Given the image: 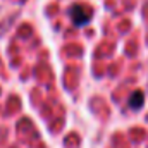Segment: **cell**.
I'll list each match as a JSON object with an SVG mask.
<instances>
[{
	"label": "cell",
	"mask_w": 148,
	"mask_h": 148,
	"mask_svg": "<svg viewBox=\"0 0 148 148\" xmlns=\"http://www.w3.org/2000/svg\"><path fill=\"white\" fill-rule=\"evenodd\" d=\"M143 102H145V95H143V91L136 90V91L131 95V98H129V107H131L133 110H140V109L143 107Z\"/></svg>",
	"instance_id": "obj_2"
},
{
	"label": "cell",
	"mask_w": 148,
	"mask_h": 148,
	"mask_svg": "<svg viewBox=\"0 0 148 148\" xmlns=\"http://www.w3.org/2000/svg\"><path fill=\"white\" fill-rule=\"evenodd\" d=\"M69 17H71L74 26H84L91 19V10L86 5L74 3V5L69 7Z\"/></svg>",
	"instance_id": "obj_1"
}]
</instances>
